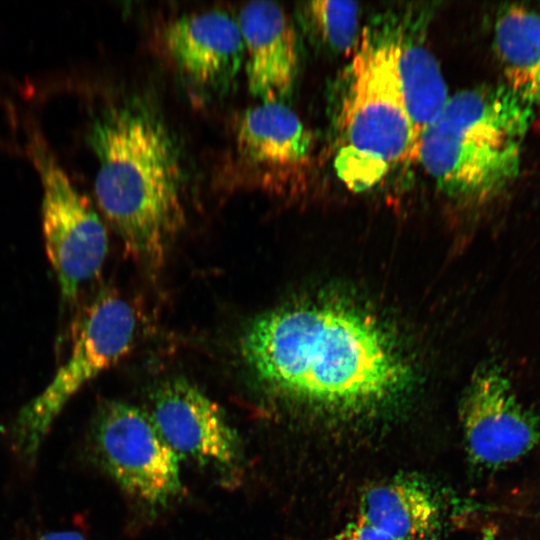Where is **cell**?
Returning a JSON list of instances; mask_svg holds the SVG:
<instances>
[{
	"mask_svg": "<svg viewBox=\"0 0 540 540\" xmlns=\"http://www.w3.org/2000/svg\"><path fill=\"white\" fill-rule=\"evenodd\" d=\"M530 103H540V64L508 84Z\"/></svg>",
	"mask_w": 540,
	"mask_h": 540,
	"instance_id": "18",
	"label": "cell"
},
{
	"mask_svg": "<svg viewBox=\"0 0 540 540\" xmlns=\"http://www.w3.org/2000/svg\"><path fill=\"white\" fill-rule=\"evenodd\" d=\"M38 540H86L78 531L62 530L43 534Z\"/></svg>",
	"mask_w": 540,
	"mask_h": 540,
	"instance_id": "19",
	"label": "cell"
},
{
	"mask_svg": "<svg viewBox=\"0 0 540 540\" xmlns=\"http://www.w3.org/2000/svg\"><path fill=\"white\" fill-rule=\"evenodd\" d=\"M240 350L265 391L325 411L383 405L409 379L406 362L384 331L344 307L294 304L264 312L244 330Z\"/></svg>",
	"mask_w": 540,
	"mask_h": 540,
	"instance_id": "1",
	"label": "cell"
},
{
	"mask_svg": "<svg viewBox=\"0 0 540 540\" xmlns=\"http://www.w3.org/2000/svg\"><path fill=\"white\" fill-rule=\"evenodd\" d=\"M396 64L416 150L425 129L440 115L449 96L435 57L407 27L397 25Z\"/></svg>",
	"mask_w": 540,
	"mask_h": 540,
	"instance_id": "14",
	"label": "cell"
},
{
	"mask_svg": "<svg viewBox=\"0 0 540 540\" xmlns=\"http://www.w3.org/2000/svg\"><path fill=\"white\" fill-rule=\"evenodd\" d=\"M397 25L366 28L348 71L334 167L353 192L373 188L396 165L415 159L397 72Z\"/></svg>",
	"mask_w": 540,
	"mask_h": 540,
	"instance_id": "3",
	"label": "cell"
},
{
	"mask_svg": "<svg viewBox=\"0 0 540 540\" xmlns=\"http://www.w3.org/2000/svg\"><path fill=\"white\" fill-rule=\"evenodd\" d=\"M236 145L247 163L285 171L307 164L312 135L284 103L260 102L241 114L236 127Z\"/></svg>",
	"mask_w": 540,
	"mask_h": 540,
	"instance_id": "12",
	"label": "cell"
},
{
	"mask_svg": "<svg viewBox=\"0 0 540 540\" xmlns=\"http://www.w3.org/2000/svg\"><path fill=\"white\" fill-rule=\"evenodd\" d=\"M304 24L315 40L340 54L358 44L359 7L352 1H312L301 8Z\"/></svg>",
	"mask_w": 540,
	"mask_h": 540,
	"instance_id": "16",
	"label": "cell"
},
{
	"mask_svg": "<svg viewBox=\"0 0 540 540\" xmlns=\"http://www.w3.org/2000/svg\"><path fill=\"white\" fill-rule=\"evenodd\" d=\"M326 540H395L381 530L355 519L345 528Z\"/></svg>",
	"mask_w": 540,
	"mask_h": 540,
	"instance_id": "17",
	"label": "cell"
},
{
	"mask_svg": "<svg viewBox=\"0 0 540 540\" xmlns=\"http://www.w3.org/2000/svg\"><path fill=\"white\" fill-rule=\"evenodd\" d=\"M460 419L468 455L484 468L517 462L540 442L538 417L518 399L497 364L473 375L461 402Z\"/></svg>",
	"mask_w": 540,
	"mask_h": 540,
	"instance_id": "8",
	"label": "cell"
},
{
	"mask_svg": "<svg viewBox=\"0 0 540 540\" xmlns=\"http://www.w3.org/2000/svg\"><path fill=\"white\" fill-rule=\"evenodd\" d=\"M439 518V506L429 489L408 479L366 490L357 516L395 540H426L438 528Z\"/></svg>",
	"mask_w": 540,
	"mask_h": 540,
	"instance_id": "13",
	"label": "cell"
},
{
	"mask_svg": "<svg viewBox=\"0 0 540 540\" xmlns=\"http://www.w3.org/2000/svg\"><path fill=\"white\" fill-rule=\"evenodd\" d=\"M163 38L183 77L205 93H225L245 59L239 24L222 10L181 15L166 26Z\"/></svg>",
	"mask_w": 540,
	"mask_h": 540,
	"instance_id": "10",
	"label": "cell"
},
{
	"mask_svg": "<svg viewBox=\"0 0 540 540\" xmlns=\"http://www.w3.org/2000/svg\"><path fill=\"white\" fill-rule=\"evenodd\" d=\"M250 93L260 102H282L292 94L299 67L294 26L276 2H247L238 21Z\"/></svg>",
	"mask_w": 540,
	"mask_h": 540,
	"instance_id": "11",
	"label": "cell"
},
{
	"mask_svg": "<svg viewBox=\"0 0 540 540\" xmlns=\"http://www.w3.org/2000/svg\"><path fill=\"white\" fill-rule=\"evenodd\" d=\"M136 330V314L128 301L114 291H102L96 296L80 319L70 356L12 422L11 447L21 462H35L53 422L68 401L128 354Z\"/></svg>",
	"mask_w": 540,
	"mask_h": 540,
	"instance_id": "4",
	"label": "cell"
},
{
	"mask_svg": "<svg viewBox=\"0 0 540 540\" xmlns=\"http://www.w3.org/2000/svg\"><path fill=\"white\" fill-rule=\"evenodd\" d=\"M148 413L179 459L217 465L237 459L238 438L222 410L185 379H171L157 387Z\"/></svg>",
	"mask_w": 540,
	"mask_h": 540,
	"instance_id": "9",
	"label": "cell"
},
{
	"mask_svg": "<svg viewBox=\"0 0 540 540\" xmlns=\"http://www.w3.org/2000/svg\"><path fill=\"white\" fill-rule=\"evenodd\" d=\"M87 138L98 161L102 212L128 256L157 271L185 221L184 167L173 131L150 101L132 97L101 109Z\"/></svg>",
	"mask_w": 540,
	"mask_h": 540,
	"instance_id": "2",
	"label": "cell"
},
{
	"mask_svg": "<svg viewBox=\"0 0 540 540\" xmlns=\"http://www.w3.org/2000/svg\"><path fill=\"white\" fill-rule=\"evenodd\" d=\"M497 53L508 81L540 64V15L521 8L504 10L495 25Z\"/></svg>",
	"mask_w": 540,
	"mask_h": 540,
	"instance_id": "15",
	"label": "cell"
},
{
	"mask_svg": "<svg viewBox=\"0 0 540 540\" xmlns=\"http://www.w3.org/2000/svg\"><path fill=\"white\" fill-rule=\"evenodd\" d=\"M30 152L42 184V228L46 255L57 276L61 298L71 302L94 278L107 253L105 227L89 199L35 136Z\"/></svg>",
	"mask_w": 540,
	"mask_h": 540,
	"instance_id": "5",
	"label": "cell"
},
{
	"mask_svg": "<svg viewBox=\"0 0 540 540\" xmlns=\"http://www.w3.org/2000/svg\"><path fill=\"white\" fill-rule=\"evenodd\" d=\"M92 459L124 491L151 505H164L181 489L179 458L148 412L110 401L90 430Z\"/></svg>",
	"mask_w": 540,
	"mask_h": 540,
	"instance_id": "6",
	"label": "cell"
},
{
	"mask_svg": "<svg viewBox=\"0 0 540 540\" xmlns=\"http://www.w3.org/2000/svg\"><path fill=\"white\" fill-rule=\"evenodd\" d=\"M416 160L448 197L481 202L501 192L517 177L520 145L506 144L443 110L422 133Z\"/></svg>",
	"mask_w": 540,
	"mask_h": 540,
	"instance_id": "7",
	"label": "cell"
}]
</instances>
